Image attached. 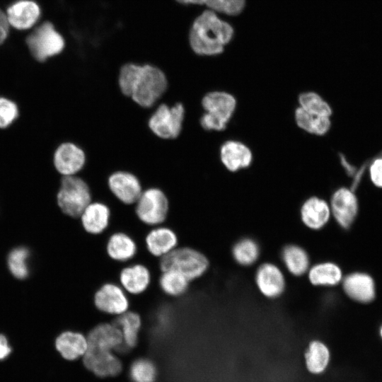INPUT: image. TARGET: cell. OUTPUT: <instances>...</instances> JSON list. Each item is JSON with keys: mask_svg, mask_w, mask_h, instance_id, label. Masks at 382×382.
Instances as JSON below:
<instances>
[{"mask_svg": "<svg viewBox=\"0 0 382 382\" xmlns=\"http://www.w3.org/2000/svg\"><path fill=\"white\" fill-rule=\"evenodd\" d=\"M117 84L122 95L137 105L153 109L158 104L168 88L166 73L151 64L127 62L118 72Z\"/></svg>", "mask_w": 382, "mask_h": 382, "instance_id": "6da1fadb", "label": "cell"}, {"mask_svg": "<svg viewBox=\"0 0 382 382\" xmlns=\"http://www.w3.org/2000/svg\"><path fill=\"white\" fill-rule=\"evenodd\" d=\"M233 30L216 12L207 9L195 17L189 29V47L197 55L209 57L221 53L231 40Z\"/></svg>", "mask_w": 382, "mask_h": 382, "instance_id": "7a4b0ae2", "label": "cell"}, {"mask_svg": "<svg viewBox=\"0 0 382 382\" xmlns=\"http://www.w3.org/2000/svg\"><path fill=\"white\" fill-rule=\"evenodd\" d=\"M56 198L63 214L77 219L93 201V195L88 183L79 175H74L61 176Z\"/></svg>", "mask_w": 382, "mask_h": 382, "instance_id": "3957f363", "label": "cell"}, {"mask_svg": "<svg viewBox=\"0 0 382 382\" xmlns=\"http://www.w3.org/2000/svg\"><path fill=\"white\" fill-rule=\"evenodd\" d=\"M201 105L204 110L199 120L201 127L206 131H221L235 111L236 100L225 91H213L202 96Z\"/></svg>", "mask_w": 382, "mask_h": 382, "instance_id": "277c9868", "label": "cell"}, {"mask_svg": "<svg viewBox=\"0 0 382 382\" xmlns=\"http://www.w3.org/2000/svg\"><path fill=\"white\" fill-rule=\"evenodd\" d=\"M185 118V108L183 103L172 105L160 103L153 109L147 120L149 130L156 137L173 140L181 134Z\"/></svg>", "mask_w": 382, "mask_h": 382, "instance_id": "5b68a950", "label": "cell"}, {"mask_svg": "<svg viewBox=\"0 0 382 382\" xmlns=\"http://www.w3.org/2000/svg\"><path fill=\"white\" fill-rule=\"evenodd\" d=\"M209 265L207 257L200 251L187 246L176 247L160 258V270H173L183 274L190 282L202 276Z\"/></svg>", "mask_w": 382, "mask_h": 382, "instance_id": "8992f818", "label": "cell"}, {"mask_svg": "<svg viewBox=\"0 0 382 382\" xmlns=\"http://www.w3.org/2000/svg\"><path fill=\"white\" fill-rule=\"evenodd\" d=\"M134 205L136 216L147 226L154 227L163 224L170 212V202L167 195L156 187L144 188Z\"/></svg>", "mask_w": 382, "mask_h": 382, "instance_id": "52a82bcc", "label": "cell"}, {"mask_svg": "<svg viewBox=\"0 0 382 382\" xmlns=\"http://www.w3.org/2000/svg\"><path fill=\"white\" fill-rule=\"evenodd\" d=\"M25 41L30 54L40 62L59 54L65 47L64 38L48 21L34 29Z\"/></svg>", "mask_w": 382, "mask_h": 382, "instance_id": "ba28073f", "label": "cell"}, {"mask_svg": "<svg viewBox=\"0 0 382 382\" xmlns=\"http://www.w3.org/2000/svg\"><path fill=\"white\" fill-rule=\"evenodd\" d=\"M93 301L98 311L114 316L125 313L130 306L127 292L115 282L103 284L96 291Z\"/></svg>", "mask_w": 382, "mask_h": 382, "instance_id": "9c48e42d", "label": "cell"}, {"mask_svg": "<svg viewBox=\"0 0 382 382\" xmlns=\"http://www.w3.org/2000/svg\"><path fill=\"white\" fill-rule=\"evenodd\" d=\"M86 163V154L77 144L66 141L54 150L52 164L61 176L78 175Z\"/></svg>", "mask_w": 382, "mask_h": 382, "instance_id": "30bf717a", "label": "cell"}, {"mask_svg": "<svg viewBox=\"0 0 382 382\" xmlns=\"http://www.w3.org/2000/svg\"><path fill=\"white\" fill-rule=\"evenodd\" d=\"M107 185L113 197L127 206L134 205L144 190L139 178L125 170L112 173L108 178Z\"/></svg>", "mask_w": 382, "mask_h": 382, "instance_id": "8fae6325", "label": "cell"}, {"mask_svg": "<svg viewBox=\"0 0 382 382\" xmlns=\"http://www.w3.org/2000/svg\"><path fill=\"white\" fill-rule=\"evenodd\" d=\"M330 211L337 223L348 228L354 222L359 209L355 192L351 188L342 187L334 192L330 199Z\"/></svg>", "mask_w": 382, "mask_h": 382, "instance_id": "7c38bea8", "label": "cell"}, {"mask_svg": "<svg viewBox=\"0 0 382 382\" xmlns=\"http://www.w3.org/2000/svg\"><path fill=\"white\" fill-rule=\"evenodd\" d=\"M6 15L10 26L25 30L31 28L38 21L41 10L33 0H18L7 8Z\"/></svg>", "mask_w": 382, "mask_h": 382, "instance_id": "4fadbf2b", "label": "cell"}, {"mask_svg": "<svg viewBox=\"0 0 382 382\" xmlns=\"http://www.w3.org/2000/svg\"><path fill=\"white\" fill-rule=\"evenodd\" d=\"M83 357L85 366L98 376H114L122 371V363L112 351L87 349Z\"/></svg>", "mask_w": 382, "mask_h": 382, "instance_id": "5bb4252c", "label": "cell"}, {"mask_svg": "<svg viewBox=\"0 0 382 382\" xmlns=\"http://www.w3.org/2000/svg\"><path fill=\"white\" fill-rule=\"evenodd\" d=\"M88 349L112 351L122 345V335L112 323H101L93 327L86 336Z\"/></svg>", "mask_w": 382, "mask_h": 382, "instance_id": "9a60e30c", "label": "cell"}, {"mask_svg": "<svg viewBox=\"0 0 382 382\" xmlns=\"http://www.w3.org/2000/svg\"><path fill=\"white\" fill-rule=\"evenodd\" d=\"M255 282L265 296L274 299L280 296L285 288V278L282 270L273 263L265 262L257 270Z\"/></svg>", "mask_w": 382, "mask_h": 382, "instance_id": "2e32d148", "label": "cell"}, {"mask_svg": "<svg viewBox=\"0 0 382 382\" xmlns=\"http://www.w3.org/2000/svg\"><path fill=\"white\" fill-rule=\"evenodd\" d=\"M81 226L88 234L98 236L103 233L109 226L111 220V209L100 201H92L80 216Z\"/></svg>", "mask_w": 382, "mask_h": 382, "instance_id": "e0dca14e", "label": "cell"}, {"mask_svg": "<svg viewBox=\"0 0 382 382\" xmlns=\"http://www.w3.org/2000/svg\"><path fill=\"white\" fill-rule=\"evenodd\" d=\"M118 280L127 293L139 295L149 288L151 282V274L146 265L134 263L124 267L120 271Z\"/></svg>", "mask_w": 382, "mask_h": 382, "instance_id": "ac0fdd59", "label": "cell"}, {"mask_svg": "<svg viewBox=\"0 0 382 382\" xmlns=\"http://www.w3.org/2000/svg\"><path fill=\"white\" fill-rule=\"evenodd\" d=\"M144 244L151 255L161 258L178 247V238L172 228L159 225L147 232Z\"/></svg>", "mask_w": 382, "mask_h": 382, "instance_id": "d6986e66", "label": "cell"}, {"mask_svg": "<svg viewBox=\"0 0 382 382\" xmlns=\"http://www.w3.org/2000/svg\"><path fill=\"white\" fill-rule=\"evenodd\" d=\"M342 288L352 299L360 303L372 301L376 295L373 278L364 272H353L342 279Z\"/></svg>", "mask_w": 382, "mask_h": 382, "instance_id": "ffe728a7", "label": "cell"}, {"mask_svg": "<svg viewBox=\"0 0 382 382\" xmlns=\"http://www.w3.org/2000/svg\"><path fill=\"white\" fill-rule=\"evenodd\" d=\"M219 154L222 164L232 172L248 168L253 160L250 149L243 143L235 140L225 141L220 148Z\"/></svg>", "mask_w": 382, "mask_h": 382, "instance_id": "44dd1931", "label": "cell"}, {"mask_svg": "<svg viewBox=\"0 0 382 382\" xmlns=\"http://www.w3.org/2000/svg\"><path fill=\"white\" fill-rule=\"evenodd\" d=\"M300 213L303 224L315 231L323 228L331 216L330 204L318 197L306 199L301 207Z\"/></svg>", "mask_w": 382, "mask_h": 382, "instance_id": "7402d4cb", "label": "cell"}, {"mask_svg": "<svg viewBox=\"0 0 382 382\" xmlns=\"http://www.w3.org/2000/svg\"><path fill=\"white\" fill-rule=\"evenodd\" d=\"M115 317L112 323L120 330L123 339L122 345L117 351L124 352L137 345L142 324L141 317L137 312L131 310Z\"/></svg>", "mask_w": 382, "mask_h": 382, "instance_id": "603a6c76", "label": "cell"}, {"mask_svg": "<svg viewBox=\"0 0 382 382\" xmlns=\"http://www.w3.org/2000/svg\"><path fill=\"white\" fill-rule=\"evenodd\" d=\"M137 244L129 234L122 231L112 233L106 243L105 250L112 260L125 262L133 259L137 253Z\"/></svg>", "mask_w": 382, "mask_h": 382, "instance_id": "cb8c5ba5", "label": "cell"}, {"mask_svg": "<svg viewBox=\"0 0 382 382\" xmlns=\"http://www.w3.org/2000/svg\"><path fill=\"white\" fill-rule=\"evenodd\" d=\"M55 346L64 359L74 360L84 355L88 349V341L81 332L65 331L57 337Z\"/></svg>", "mask_w": 382, "mask_h": 382, "instance_id": "d4e9b609", "label": "cell"}, {"mask_svg": "<svg viewBox=\"0 0 382 382\" xmlns=\"http://www.w3.org/2000/svg\"><path fill=\"white\" fill-rule=\"evenodd\" d=\"M308 277L315 286H333L342 281V272L334 262H320L309 267Z\"/></svg>", "mask_w": 382, "mask_h": 382, "instance_id": "484cf974", "label": "cell"}, {"mask_svg": "<svg viewBox=\"0 0 382 382\" xmlns=\"http://www.w3.org/2000/svg\"><path fill=\"white\" fill-rule=\"evenodd\" d=\"M282 259L286 270L294 276L303 275L310 267L308 253L297 245L285 246L282 253Z\"/></svg>", "mask_w": 382, "mask_h": 382, "instance_id": "4316f807", "label": "cell"}, {"mask_svg": "<svg viewBox=\"0 0 382 382\" xmlns=\"http://www.w3.org/2000/svg\"><path fill=\"white\" fill-rule=\"evenodd\" d=\"M294 116L297 125L313 134L324 135L328 132L331 127L330 117L316 115L300 107L296 109Z\"/></svg>", "mask_w": 382, "mask_h": 382, "instance_id": "83f0119b", "label": "cell"}, {"mask_svg": "<svg viewBox=\"0 0 382 382\" xmlns=\"http://www.w3.org/2000/svg\"><path fill=\"white\" fill-rule=\"evenodd\" d=\"M330 357L328 347L319 340H313L305 353L306 369L311 374H320L326 369Z\"/></svg>", "mask_w": 382, "mask_h": 382, "instance_id": "f1b7e54d", "label": "cell"}, {"mask_svg": "<svg viewBox=\"0 0 382 382\" xmlns=\"http://www.w3.org/2000/svg\"><path fill=\"white\" fill-rule=\"evenodd\" d=\"M190 284V281L181 273L173 270H164L158 278V285L161 291L172 297L184 294Z\"/></svg>", "mask_w": 382, "mask_h": 382, "instance_id": "f546056e", "label": "cell"}, {"mask_svg": "<svg viewBox=\"0 0 382 382\" xmlns=\"http://www.w3.org/2000/svg\"><path fill=\"white\" fill-rule=\"evenodd\" d=\"M232 255L239 265L250 266L257 260L260 256V248L253 239L243 238L233 245Z\"/></svg>", "mask_w": 382, "mask_h": 382, "instance_id": "4dcf8cb0", "label": "cell"}, {"mask_svg": "<svg viewBox=\"0 0 382 382\" xmlns=\"http://www.w3.org/2000/svg\"><path fill=\"white\" fill-rule=\"evenodd\" d=\"M299 107L305 110L322 116L330 117L332 113L329 103L315 92H304L299 96Z\"/></svg>", "mask_w": 382, "mask_h": 382, "instance_id": "1f68e13d", "label": "cell"}, {"mask_svg": "<svg viewBox=\"0 0 382 382\" xmlns=\"http://www.w3.org/2000/svg\"><path fill=\"white\" fill-rule=\"evenodd\" d=\"M28 248L18 247L11 251L8 256V266L11 274L17 279H23L28 276Z\"/></svg>", "mask_w": 382, "mask_h": 382, "instance_id": "d6a6232c", "label": "cell"}, {"mask_svg": "<svg viewBox=\"0 0 382 382\" xmlns=\"http://www.w3.org/2000/svg\"><path fill=\"white\" fill-rule=\"evenodd\" d=\"M156 376V367L149 359H137L131 366L130 376L134 382H154Z\"/></svg>", "mask_w": 382, "mask_h": 382, "instance_id": "836d02e7", "label": "cell"}, {"mask_svg": "<svg viewBox=\"0 0 382 382\" xmlns=\"http://www.w3.org/2000/svg\"><path fill=\"white\" fill-rule=\"evenodd\" d=\"M17 103L6 96H0V129L9 128L19 117Z\"/></svg>", "mask_w": 382, "mask_h": 382, "instance_id": "e575fe53", "label": "cell"}, {"mask_svg": "<svg viewBox=\"0 0 382 382\" xmlns=\"http://www.w3.org/2000/svg\"><path fill=\"white\" fill-rule=\"evenodd\" d=\"M206 6L215 12L237 15L243 9L245 0H209Z\"/></svg>", "mask_w": 382, "mask_h": 382, "instance_id": "d590c367", "label": "cell"}, {"mask_svg": "<svg viewBox=\"0 0 382 382\" xmlns=\"http://www.w3.org/2000/svg\"><path fill=\"white\" fill-rule=\"evenodd\" d=\"M369 175L372 184L382 188V156L374 158L368 164Z\"/></svg>", "mask_w": 382, "mask_h": 382, "instance_id": "8d00e7d4", "label": "cell"}, {"mask_svg": "<svg viewBox=\"0 0 382 382\" xmlns=\"http://www.w3.org/2000/svg\"><path fill=\"white\" fill-rule=\"evenodd\" d=\"M9 27L6 12H4L0 8V45L7 38L9 33Z\"/></svg>", "mask_w": 382, "mask_h": 382, "instance_id": "74e56055", "label": "cell"}, {"mask_svg": "<svg viewBox=\"0 0 382 382\" xmlns=\"http://www.w3.org/2000/svg\"><path fill=\"white\" fill-rule=\"evenodd\" d=\"M11 352L6 337L0 334V360L5 359Z\"/></svg>", "mask_w": 382, "mask_h": 382, "instance_id": "f35d334b", "label": "cell"}, {"mask_svg": "<svg viewBox=\"0 0 382 382\" xmlns=\"http://www.w3.org/2000/svg\"><path fill=\"white\" fill-rule=\"evenodd\" d=\"M340 162L346 173L349 175L353 177L356 173L357 168L356 169L355 167L352 165L343 155H340Z\"/></svg>", "mask_w": 382, "mask_h": 382, "instance_id": "ab89813d", "label": "cell"}, {"mask_svg": "<svg viewBox=\"0 0 382 382\" xmlns=\"http://www.w3.org/2000/svg\"><path fill=\"white\" fill-rule=\"evenodd\" d=\"M183 6H202L206 5L209 0H174Z\"/></svg>", "mask_w": 382, "mask_h": 382, "instance_id": "60d3db41", "label": "cell"}, {"mask_svg": "<svg viewBox=\"0 0 382 382\" xmlns=\"http://www.w3.org/2000/svg\"><path fill=\"white\" fill-rule=\"evenodd\" d=\"M380 332H381V337H382V327H381V328Z\"/></svg>", "mask_w": 382, "mask_h": 382, "instance_id": "b9f144b4", "label": "cell"}]
</instances>
